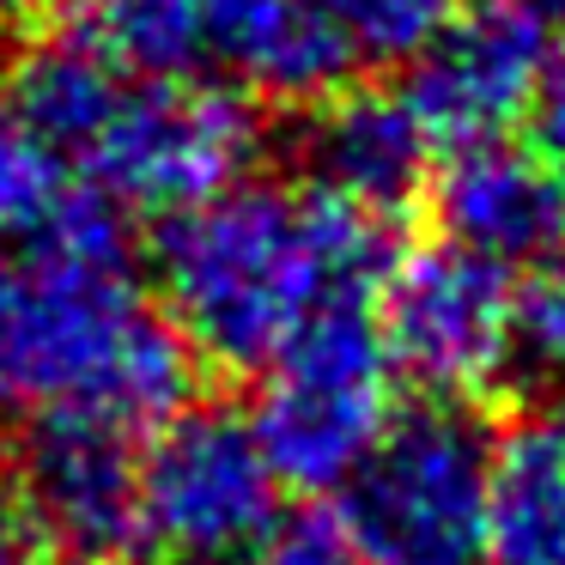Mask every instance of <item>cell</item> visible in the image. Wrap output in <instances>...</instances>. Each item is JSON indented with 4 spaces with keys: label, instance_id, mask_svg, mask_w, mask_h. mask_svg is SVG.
<instances>
[{
    "label": "cell",
    "instance_id": "cell-1",
    "mask_svg": "<svg viewBox=\"0 0 565 565\" xmlns=\"http://www.w3.org/2000/svg\"><path fill=\"white\" fill-rule=\"evenodd\" d=\"M195 353L135 280L122 213L67 195L0 262V426L159 431L189 407Z\"/></svg>",
    "mask_w": 565,
    "mask_h": 565
},
{
    "label": "cell",
    "instance_id": "cell-2",
    "mask_svg": "<svg viewBox=\"0 0 565 565\" xmlns=\"http://www.w3.org/2000/svg\"><path fill=\"white\" fill-rule=\"evenodd\" d=\"M152 268L159 310L189 353L225 371H268L310 322L383 292L395 225L322 195L305 177H244L164 220Z\"/></svg>",
    "mask_w": 565,
    "mask_h": 565
},
{
    "label": "cell",
    "instance_id": "cell-3",
    "mask_svg": "<svg viewBox=\"0 0 565 565\" xmlns=\"http://www.w3.org/2000/svg\"><path fill=\"white\" fill-rule=\"evenodd\" d=\"M7 110L86 177L110 213H177L244 183L262 122L237 92L140 79L79 38L25 43L7 67Z\"/></svg>",
    "mask_w": 565,
    "mask_h": 565
},
{
    "label": "cell",
    "instance_id": "cell-4",
    "mask_svg": "<svg viewBox=\"0 0 565 565\" xmlns=\"http://www.w3.org/2000/svg\"><path fill=\"white\" fill-rule=\"evenodd\" d=\"M359 565H492V431L468 402L395 407L334 487Z\"/></svg>",
    "mask_w": 565,
    "mask_h": 565
},
{
    "label": "cell",
    "instance_id": "cell-5",
    "mask_svg": "<svg viewBox=\"0 0 565 565\" xmlns=\"http://www.w3.org/2000/svg\"><path fill=\"white\" fill-rule=\"evenodd\" d=\"M86 50L122 74L268 98H329L353 74L305 0H74Z\"/></svg>",
    "mask_w": 565,
    "mask_h": 565
},
{
    "label": "cell",
    "instance_id": "cell-6",
    "mask_svg": "<svg viewBox=\"0 0 565 565\" xmlns=\"http://www.w3.org/2000/svg\"><path fill=\"white\" fill-rule=\"evenodd\" d=\"M395 419V359L377 310H329L268 365L249 414L280 487H341Z\"/></svg>",
    "mask_w": 565,
    "mask_h": 565
},
{
    "label": "cell",
    "instance_id": "cell-7",
    "mask_svg": "<svg viewBox=\"0 0 565 565\" xmlns=\"http://www.w3.org/2000/svg\"><path fill=\"white\" fill-rule=\"evenodd\" d=\"M280 529V475L249 414L183 407L140 450V547L164 565H249Z\"/></svg>",
    "mask_w": 565,
    "mask_h": 565
},
{
    "label": "cell",
    "instance_id": "cell-8",
    "mask_svg": "<svg viewBox=\"0 0 565 565\" xmlns=\"http://www.w3.org/2000/svg\"><path fill=\"white\" fill-rule=\"evenodd\" d=\"M516 280L456 244H426L395 256L383 280V347L395 371L419 377L431 402H462L504 383Z\"/></svg>",
    "mask_w": 565,
    "mask_h": 565
},
{
    "label": "cell",
    "instance_id": "cell-9",
    "mask_svg": "<svg viewBox=\"0 0 565 565\" xmlns=\"http://www.w3.org/2000/svg\"><path fill=\"white\" fill-rule=\"evenodd\" d=\"M547 62V25H535L504 0H475L407 62V79L395 92L431 147L462 152L511 140V128L535 116Z\"/></svg>",
    "mask_w": 565,
    "mask_h": 565
},
{
    "label": "cell",
    "instance_id": "cell-10",
    "mask_svg": "<svg viewBox=\"0 0 565 565\" xmlns=\"http://www.w3.org/2000/svg\"><path fill=\"white\" fill-rule=\"evenodd\" d=\"M444 244L492 262L499 274L535 268L565 249V164L523 140L462 147L431 177Z\"/></svg>",
    "mask_w": 565,
    "mask_h": 565
},
{
    "label": "cell",
    "instance_id": "cell-11",
    "mask_svg": "<svg viewBox=\"0 0 565 565\" xmlns=\"http://www.w3.org/2000/svg\"><path fill=\"white\" fill-rule=\"evenodd\" d=\"M13 492L38 541L67 553L110 559L140 541V450L128 431L104 426H38L25 431Z\"/></svg>",
    "mask_w": 565,
    "mask_h": 565
},
{
    "label": "cell",
    "instance_id": "cell-12",
    "mask_svg": "<svg viewBox=\"0 0 565 565\" xmlns=\"http://www.w3.org/2000/svg\"><path fill=\"white\" fill-rule=\"evenodd\" d=\"M298 164L305 183L322 195L390 220L431 171V140L402 104V92L353 86L317 98L298 128Z\"/></svg>",
    "mask_w": 565,
    "mask_h": 565
},
{
    "label": "cell",
    "instance_id": "cell-13",
    "mask_svg": "<svg viewBox=\"0 0 565 565\" xmlns=\"http://www.w3.org/2000/svg\"><path fill=\"white\" fill-rule=\"evenodd\" d=\"M492 565H565V395L492 438Z\"/></svg>",
    "mask_w": 565,
    "mask_h": 565
},
{
    "label": "cell",
    "instance_id": "cell-14",
    "mask_svg": "<svg viewBox=\"0 0 565 565\" xmlns=\"http://www.w3.org/2000/svg\"><path fill=\"white\" fill-rule=\"evenodd\" d=\"M310 19L341 43L347 67L414 62L468 0H305Z\"/></svg>",
    "mask_w": 565,
    "mask_h": 565
},
{
    "label": "cell",
    "instance_id": "cell-15",
    "mask_svg": "<svg viewBox=\"0 0 565 565\" xmlns=\"http://www.w3.org/2000/svg\"><path fill=\"white\" fill-rule=\"evenodd\" d=\"M67 201L55 152L0 98V249H25Z\"/></svg>",
    "mask_w": 565,
    "mask_h": 565
},
{
    "label": "cell",
    "instance_id": "cell-16",
    "mask_svg": "<svg viewBox=\"0 0 565 565\" xmlns=\"http://www.w3.org/2000/svg\"><path fill=\"white\" fill-rule=\"evenodd\" d=\"M504 383L523 390H565V274L516 286L511 298V353Z\"/></svg>",
    "mask_w": 565,
    "mask_h": 565
},
{
    "label": "cell",
    "instance_id": "cell-17",
    "mask_svg": "<svg viewBox=\"0 0 565 565\" xmlns=\"http://www.w3.org/2000/svg\"><path fill=\"white\" fill-rule=\"evenodd\" d=\"M249 565H359L334 516H280L268 541L256 547Z\"/></svg>",
    "mask_w": 565,
    "mask_h": 565
},
{
    "label": "cell",
    "instance_id": "cell-18",
    "mask_svg": "<svg viewBox=\"0 0 565 565\" xmlns=\"http://www.w3.org/2000/svg\"><path fill=\"white\" fill-rule=\"evenodd\" d=\"M535 128H541V152L565 164V50L547 62L541 74V92H535Z\"/></svg>",
    "mask_w": 565,
    "mask_h": 565
},
{
    "label": "cell",
    "instance_id": "cell-19",
    "mask_svg": "<svg viewBox=\"0 0 565 565\" xmlns=\"http://www.w3.org/2000/svg\"><path fill=\"white\" fill-rule=\"evenodd\" d=\"M31 553H38V529H31L13 480H0V565H38Z\"/></svg>",
    "mask_w": 565,
    "mask_h": 565
},
{
    "label": "cell",
    "instance_id": "cell-20",
    "mask_svg": "<svg viewBox=\"0 0 565 565\" xmlns=\"http://www.w3.org/2000/svg\"><path fill=\"white\" fill-rule=\"evenodd\" d=\"M504 7H516V13H529L535 25H565V0H504Z\"/></svg>",
    "mask_w": 565,
    "mask_h": 565
},
{
    "label": "cell",
    "instance_id": "cell-21",
    "mask_svg": "<svg viewBox=\"0 0 565 565\" xmlns=\"http://www.w3.org/2000/svg\"><path fill=\"white\" fill-rule=\"evenodd\" d=\"M38 7H50V0H0V19L13 25V19H31Z\"/></svg>",
    "mask_w": 565,
    "mask_h": 565
},
{
    "label": "cell",
    "instance_id": "cell-22",
    "mask_svg": "<svg viewBox=\"0 0 565 565\" xmlns=\"http://www.w3.org/2000/svg\"><path fill=\"white\" fill-rule=\"evenodd\" d=\"M38 565H43V559H38ZM50 565H55V559H50Z\"/></svg>",
    "mask_w": 565,
    "mask_h": 565
}]
</instances>
